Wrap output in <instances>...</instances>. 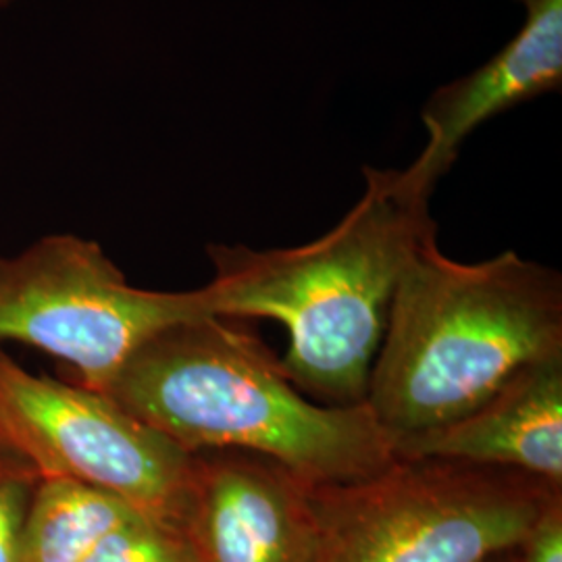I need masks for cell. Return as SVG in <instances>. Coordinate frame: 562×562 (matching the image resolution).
<instances>
[{
  "mask_svg": "<svg viewBox=\"0 0 562 562\" xmlns=\"http://www.w3.org/2000/svg\"><path fill=\"white\" fill-rule=\"evenodd\" d=\"M438 181L364 167V192L334 229L296 248L211 244V317L273 319L288 329V380L329 406L364 404L390 306L423 241L438 236L429 199Z\"/></svg>",
  "mask_w": 562,
  "mask_h": 562,
  "instance_id": "obj_1",
  "label": "cell"
},
{
  "mask_svg": "<svg viewBox=\"0 0 562 562\" xmlns=\"http://www.w3.org/2000/svg\"><path fill=\"white\" fill-rule=\"evenodd\" d=\"M559 357V271L513 250L452 261L431 236L396 288L364 404L394 446L461 419L522 369Z\"/></svg>",
  "mask_w": 562,
  "mask_h": 562,
  "instance_id": "obj_2",
  "label": "cell"
},
{
  "mask_svg": "<svg viewBox=\"0 0 562 562\" xmlns=\"http://www.w3.org/2000/svg\"><path fill=\"white\" fill-rule=\"evenodd\" d=\"M102 394L190 454L250 452L315 485L364 480L394 462L367 404L304 401L280 359L222 317L165 327Z\"/></svg>",
  "mask_w": 562,
  "mask_h": 562,
  "instance_id": "obj_3",
  "label": "cell"
},
{
  "mask_svg": "<svg viewBox=\"0 0 562 562\" xmlns=\"http://www.w3.org/2000/svg\"><path fill=\"white\" fill-rule=\"evenodd\" d=\"M562 485L471 462L401 461L315 485V562H485L515 550Z\"/></svg>",
  "mask_w": 562,
  "mask_h": 562,
  "instance_id": "obj_4",
  "label": "cell"
},
{
  "mask_svg": "<svg viewBox=\"0 0 562 562\" xmlns=\"http://www.w3.org/2000/svg\"><path fill=\"white\" fill-rule=\"evenodd\" d=\"M201 317H211L201 288H136L97 241L71 234L0 259V344L21 341L69 362L97 392L144 341Z\"/></svg>",
  "mask_w": 562,
  "mask_h": 562,
  "instance_id": "obj_5",
  "label": "cell"
},
{
  "mask_svg": "<svg viewBox=\"0 0 562 562\" xmlns=\"http://www.w3.org/2000/svg\"><path fill=\"white\" fill-rule=\"evenodd\" d=\"M0 413L42 477L88 483L181 529L192 454L102 392L32 375L0 350Z\"/></svg>",
  "mask_w": 562,
  "mask_h": 562,
  "instance_id": "obj_6",
  "label": "cell"
},
{
  "mask_svg": "<svg viewBox=\"0 0 562 562\" xmlns=\"http://www.w3.org/2000/svg\"><path fill=\"white\" fill-rule=\"evenodd\" d=\"M306 482L240 450L192 454L181 531L196 562H315L319 527Z\"/></svg>",
  "mask_w": 562,
  "mask_h": 562,
  "instance_id": "obj_7",
  "label": "cell"
},
{
  "mask_svg": "<svg viewBox=\"0 0 562 562\" xmlns=\"http://www.w3.org/2000/svg\"><path fill=\"white\" fill-rule=\"evenodd\" d=\"M394 459L503 467L562 485V357L522 369L461 419L394 442Z\"/></svg>",
  "mask_w": 562,
  "mask_h": 562,
  "instance_id": "obj_8",
  "label": "cell"
},
{
  "mask_svg": "<svg viewBox=\"0 0 562 562\" xmlns=\"http://www.w3.org/2000/svg\"><path fill=\"white\" fill-rule=\"evenodd\" d=\"M525 9L521 30L501 53L423 104L427 144L413 165L427 178L442 180L462 142L482 123L561 88L562 0H529Z\"/></svg>",
  "mask_w": 562,
  "mask_h": 562,
  "instance_id": "obj_9",
  "label": "cell"
},
{
  "mask_svg": "<svg viewBox=\"0 0 562 562\" xmlns=\"http://www.w3.org/2000/svg\"><path fill=\"white\" fill-rule=\"evenodd\" d=\"M142 515L117 496L71 477H41L23 525L21 562H81L104 536Z\"/></svg>",
  "mask_w": 562,
  "mask_h": 562,
  "instance_id": "obj_10",
  "label": "cell"
},
{
  "mask_svg": "<svg viewBox=\"0 0 562 562\" xmlns=\"http://www.w3.org/2000/svg\"><path fill=\"white\" fill-rule=\"evenodd\" d=\"M81 562H196L178 525L136 515L113 529Z\"/></svg>",
  "mask_w": 562,
  "mask_h": 562,
  "instance_id": "obj_11",
  "label": "cell"
},
{
  "mask_svg": "<svg viewBox=\"0 0 562 562\" xmlns=\"http://www.w3.org/2000/svg\"><path fill=\"white\" fill-rule=\"evenodd\" d=\"M41 477L0 482V562H21V540L34 487Z\"/></svg>",
  "mask_w": 562,
  "mask_h": 562,
  "instance_id": "obj_12",
  "label": "cell"
},
{
  "mask_svg": "<svg viewBox=\"0 0 562 562\" xmlns=\"http://www.w3.org/2000/svg\"><path fill=\"white\" fill-rule=\"evenodd\" d=\"M519 562H562V496H557L515 548Z\"/></svg>",
  "mask_w": 562,
  "mask_h": 562,
  "instance_id": "obj_13",
  "label": "cell"
},
{
  "mask_svg": "<svg viewBox=\"0 0 562 562\" xmlns=\"http://www.w3.org/2000/svg\"><path fill=\"white\" fill-rule=\"evenodd\" d=\"M11 477H42L38 467L21 448L13 429L0 413V482Z\"/></svg>",
  "mask_w": 562,
  "mask_h": 562,
  "instance_id": "obj_14",
  "label": "cell"
},
{
  "mask_svg": "<svg viewBox=\"0 0 562 562\" xmlns=\"http://www.w3.org/2000/svg\"><path fill=\"white\" fill-rule=\"evenodd\" d=\"M485 562H519V557H517V550H508V552H503Z\"/></svg>",
  "mask_w": 562,
  "mask_h": 562,
  "instance_id": "obj_15",
  "label": "cell"
},
{
  "mask_svg": "<svg viewBox=\"0 0 562 562\" xmlns=\"http://www.w3.org/2000/svg\"><path fill=\"white\" fill-rule=\"evenodd\" d=\"M517 2H522V4H527V2H529V0H517Z\"/></svg>",
  "mask_w": 562,
  "mask_h": 562,
  "instance_id": "obj_16",
  "label": "cell"
}]
</instances>
